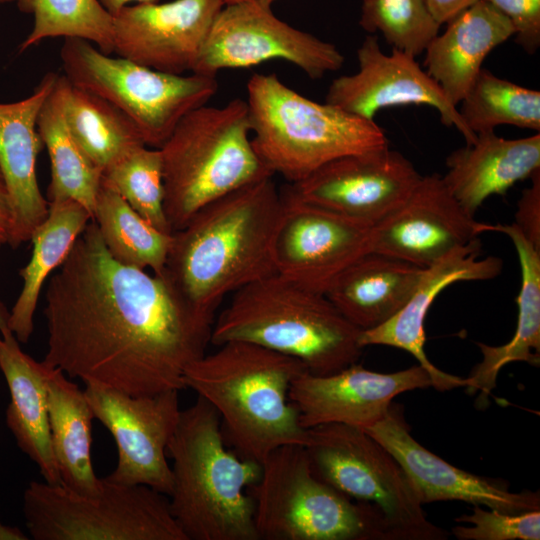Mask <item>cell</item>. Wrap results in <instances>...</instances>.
<instances>
[{"label": "cell", "instance_id": "6da1fadb", "mask_svg": "<svg viewBox=\"0 0 540 540\" xmlns=\"http://www.w3.org/2000/svg\"><path fill=\"white\" fill-rule=\"evenodd\" d=\"M57 270L45 294L44 363L134 396L185 388L187 367L211 343L214 318L164 274L114 259L93 220Z\"/></svg>", "mask_w": 540, "mask_h": 540}, {"label": "cell", "instance_id": "7a4b0ae2", "mask_svg": "<svg viewBox=\"0 0 540 540\" xmlns=\"http://www.w3.org/2000/svg\"><path fill=\"white\" fill-rule=\"evenodd\" d=\"M281 207L273 176L208 203L172 233L162 274L190 305L215 319L226 296L277 273L271 246Z\"/></svg>", "mask_w": 540, "mask_h": 540}, {"label": "cell", "instance_id": "3957f363", "mask_svg": "<svg viewBox=\"0 0 540 540\" xmlns=\"http://www.w3.org/2000/svg\"><path fill=\"white\" fill-rule=\"evenodd\" d=\"M218 347L187 367L184 384L216 409L235 453L261 465L280 446L305 445L308 429L301 425L289 391L308 371L306 366L249 342Z\"/></svg>", "mask_w": 540, "mask_h": 540}, {"label": "cell", "instance_id": "277c9868", "mask_svg": "<svg viewBox=\"0 0 540 540\" xmlns=\"http://www.w3.org/2000/svg\"><path fill=\"white\" fill-rule=\"evenodd\" d=\"M171 513L187 540H258L254 501L246 489L261 465L226 447L216 409L198 396L181 410L168 444Z\"/></svg>", "mask_w": 540, "mask_h": 540}, {"label": "cell", "instance_id": "5b68a950", "mask_svg": "<svg viewBox=\"0 0 540 540\" xmlns=\"http://www.w3.org/2000/svg\"><path fill=\"white\" fill-rule=\"evenodd\" d=\"M360 333L324 293L275 273L232 294L214 319L211 343H253L328 375L357 362Z\"/></svg>", "mask_w": 540, "mask_h": 540}, {"label": "cell", "instance_id": "8992f818", "mask_svg": "<svg viewBox=\"0 0 540 540\" xmlns=\"http://www.w3.org/2000/svg\"><path fill=\"white\" fill-rule=\"evenodd\" d=\"M245 101L257 156L273 175L289 183L336 158L389 146L374 120L315 102L273 73H254Z\"/></svg>", "mask_w": 540, "mask_h": 540}, {"label": "cell", "instance_id": "52a82bcc", "mask_svg": "<svg viewBox=\"0 0 540 540\" xmlns=\"http://www.w3.org/2000/svg\"><path fill=\"white\" fill-rule=\"evenodd\" d=\"M250 134L247 103L240 98L221 107L201 106L178 123L159 148L172 233L208 203L274 176L257 156Z\"/></svg>", "mask_w": 540, "mask_h": 540}, {"label": "cell", "instance_id": "ba28073f", "mask_svg": "<svg viewBox=\"0 0 540 540\" xmlns=\"http://www.w3.org/2000/svg\"><path fill=\"white\" fill-rule=\"evenodd\" d=\"M250 489L259 539L396 540L377 506L353 500L315 475L304 445L273 450Z\"/></svg>", "mask_w": 540, "mask_h": 540}, {"label": "cell", "instance_id": "9c48e42d", "mask_svg": "<svg viewBox=\"0 0 540 540\" xmlns=\"http://www.w3.org/2000/svg\"><path fill=\"white\" fill-rule=\"evenodd\" d=\"M64 77L121 110L148 147L160 148L189 112L216 94V77L153 70L112 57L80 38H64L60 49Z\"/></svg>", "mask_w": 540, "mask_h": 540}, {"label": "cell", "instance_id": "30bf717a", "mask_svg": "<svg viewBox=\"0 0 540 540\" xmlns=\"http://www.w3.org/2000/svg\"><path fill=\"white\" fill-rule=\"evenodd\" d=\"M23 514L34 540H187L167 495L105 478L95 495L31 481L23 494Z\"/></svg>", "mask_w": 540, "mask_h": 540}, {"label": "cell", "instance_id": "8fae6325", "mask_svg": "<svg viewBox=\"0 0 540 540\" xmlns=\"http://www.w3.org/2000/svg\"><path fill=\"white\" fill-rule=\"evenodd\" d=\"M315 475L349 498L377 506L396 540H443L392 454L364 429L330 423L308 429L304 445Z\"/></svg>", "mask_w": 540, "mask_h": 540}, {"label": "cell", "instance_id": "7c38bea8", "mask_svg": "<svg viewBox=\"0 0 540 540\" xmlns=\"http://www.w3.org/2000/svg\"><path fill=\"white\" fill-rule=\"evenodd\" d=\"M274 59L292 63L312 79L339 70L345 58L333 44L275 16L264 0L224 5L192 73L216 77L222 69L249 68Z\"/></svg>", "mask_w": 540, "mask_h": 540}, {"label": "cell", "instance_id": "4fadbf2b", "mask_svg": "<svg viewBox=\"0 0 540 540\" xmlns=\"http://www.w3.org/2000/svg\"><path fill=\"white\" fill-rule=\"evenodd\" d=\"M94 419L117 445L115 469L105 479L123 485H146L169 495L173 477L167 447L181 409L178 390L134 396L99 383H85Z\"/></svg>", "mask_w": 540, "mask_h": 540}, {"label": "cell", "instance_id": "5bb4252c", "mask_svg": "<svg viewBox=\"0 0 540 540\" xmlns=\"http://www.w3.org/2000/svg\"><path fill=\"white\" fill-rule=\"evenodd\" d=\"M274 230L271 254L276 272L317 291L370 251L372 226L294 197L287 187Z\"/></svg>", "mask_w": 540, "mask_h": 540}, {"label": "cell", "instance_id": "9a60e30c", "mask_svg": "<svg viewBox=\"0 0 540 540\" xmlns=\"http://www.w3.org/2000/svg\"><path fill=\"white\" fill-rule=\"evenodd\" d=\"M421 177L387 146L336 158L286 187L299 200L373 226L406 200Z\"/></svg>", "mask_w": 540, "mask_h": 540}, {"label": "cell", "instance_id": "2e32d148", "mask_svg": "<svg viewBox=\"0 0 540 540\" xmlns=\"http://www.w3.org/2000/svg\"><path fill=\"white\" fill-rule=\"evenodd\" d=\"M356 73L334 79L325 102L349 114L374 120L381 109L399 105H428L440 115L442 124L455 127L466 144L477 135L465 125L459 110L437 82L419 65L416 57L392 48L382 52L378 37L368 35L357 50Z\"/></svg>", "mask_w": 540, "mask_h": 540}, {"label": "cell", "instance_id": "e0dca14e", "mask_svg": "<svg viewBox=\"0 0 540 540\" xmlns=\"http://www.w3.org/2000/svg\"><path fill=\"white\" fill-rule=\"evenodd\" d=\"M223 7L222 0L127 5L112 15L113 53L161 72H192Z\"/></svg>", "mask_w": 540, "mask_h": 540}, {"label": "cell", "instance_id": "ac0fdd59", "mask_svg": "<svg viewBox=\"0 0 540 540\" xmlns=\"http://www.w3.org/2000/svg\"><path fill=\"white\" fill-rule=\"evenodd\" d=\"M453 197L442 176H422L406 200L372 226L370 251L426 268L487 231Z\"/></svg>", "mask_w": 540, "mask_h": 540}, {"label": "cell", "instance_id": "d6986e66", "mask_svg": "<svg viewBox=\"0 0 540 540\" xmlns=\"http://www.w3.org/2000/svg\"><path fill=\"white\" fill-rule=\"evenodd\" d=\"M431 384L419 364L380 373L354 363L328 375L303 372L293 381L289 398L306 429L330 423L366 428L388 413L396 396Z\"/></svg>", "mask_w": 540, "mask_h": 540}, {"label": "cell", "instance_id": "ffe728a7", "mask_svg": "<svg viewBox=\"0 0 540 540\" xmlns=\"http://www.w3.org/2000/svg\"><path fill=\"white\" fill-rule=\"evenodd\" d=\"M362 429L397 460L422 505L457 500L508 513L540 510L539 493L510 492L503 482L459 469L422 446L393 403L381 420Z\"/></svg>", "mask_w": 540, "mask_h": 540}, {"label": "cell", "instance_id": "44dd1931", "mask_svg": "<svg viewBox=\"0 0 540 540\" xmlns=\"http://www.w3.org/2000/svg\"><path fill=\"white\" fill-rule=\"evenodd\" d=\"M480 253L481 242L477 238L426 267L410 298L393 317L375 328L361 331V347L385 345L410 353L426 369L431 386L438 391L465 387V378L443 372L428 359L424 324L434 300L449 285L489 280L501 273L503 262L500 258H480Z\"/></svg>", "mask_w": 540, "mask_h": 540}, {"label": "cell", "instance_id": "7402d4cb", "mask_svg": "<svg viewBox=\"0 0 540 540\" xmlns=\"http://www.w3.org/2000/svg\"><path fill=\"white\" fill-rule=\"evenodd\" d=\"M58 74L47 73L33 93L11 103H0V170L8 192L10 234L16 248L31 239L48 215L49 202L41 193L36 164L43 146L37 120Z\"/></svg>", "mask_w": 540, "mask_h": 540}, {"label": "cell", "instance_id": "603a6c76", "mask_svg": "<svg viewBox=\"0 0 540 540\" xmlns=\"http://www.w3.org/2000/svg\"><path fill=\"white\" fill-rule=\"evenodd\" d=\"M446 167L445 185L474 216L488 197L505 195L540 170V133L518 139H505L495 132L478 134L474 143L447 156Z\"/></svg>", "mask_w": 540, "mask_h": 540}, {"label": "cell", "instance_id": "cb8c5ba5", "mask_svg": "<svg viewBox=\"0 0 540 540\" xmlns=\"http://www.w3.org/2000/svg\"><path fill=\"white\" fill-rule=\"evenodd\" d=\"M514 36L510 21L493 5L480 0L463 11L435 36L425 52V71L449 100L459 105L497 46Z\"/></svg>", "mask_w": 540, "mask_h": 540}, {"label": "cell", "instance_id": "d4e9b609", "mask_svg": "<svg viewBox=\"0 0 540 540\" xmlns=\"http://www.w3.org/2000/svg\"><path fill=\"white\" fill-rule=\"evenodd\" d=\"M423 267L368 251L344 268L328 285L325 296L361 331L393 317L408 301Z\"/></svg>", "mask_w": 540, "mask_h": 540}, {"label": "cell", "instance_id": "484cf974", "mask_svg": "<svg viewBox=\"0 0 540 540\" xmlns=\"http://www.w3.org/2000/svg\"><path fill=\"white\" fill-rule=\"evenodd\" d=\"M46 368L43 361L34 360L21 349L9 327L0 330V371L10 393L6 425L19 449L38 466L44 481L60 484L51 443Z\"/></svg>", "mask_w": 540, "mask_h": 540}, {"label": "cell", "instance_id": "4316f807", "mask_svg": "<svg viewBox=\"0 0 540 540\" xmlns=\"http://www.w3.org/2000/svg\"><path fill=\"white\" fill-rule=\"evenodd\" d=\"M488 231L501 232L513 242L521 268V287L517 296V325L511 340L504 345L477 343L482 361L467 378L465 387L487 397L496 386L500 370L511 362L540 363V249L532 245L514 223L489 224Z\"/></svg>", "mask_w": 540, "mask_h": 540}, {"label": "cell", "instance_id": "83f0119b", "mask_svg": "<svg viewBox=\"0 0 540 540\" xmlns=\"http://www.w3.org/2000/svg\"><path fill=\"white\" fill-rule=\"evenodd\" d=\"M46 366L51 443L60 484L78 494L95 495L102 490L103 478L96 476L92 463L91 408L84 390L59 368Z\"/></svg>", "mask_w": 540, "mask_h": 540}, {"label": "cell", "instance_id": "f1b7e54d", "mask_svg": "<svg viewBox=\"0 0 540 540\" xmlns=\"http://www.w3.org/2000/svg\"><path fill=\"white\" fill-rule=\"evenodd\" d=\"M91 220L90 213L76 201L49 202L47 217L31 236L32 255L19 271L23 287L9 316V329L19 343L26 344L31 337L34 313L44 282L52 271L60 267Z\"/></svg>", "mask_w": 540, "mask_h": 540}, {"label": "cell", "instance_id": "f546056e", "mask_svg": "<svg viewBox=\"0 0 540 540\" xmlns=\"http://www.w3.org/2000/svg\"><path fill=\"white\" fill-rule=\"evenodd\" d=\"M66 82L64 75L58 74L37 120L38 133L48 152L51 167L47 198L48 202L76 201L93 218L102 171L83 152L66 124Z\"/></svg>", "mask_w": 540, "mask_h": 540}, {"label": "cell", "instance_id": "4dcf8cb0", "mask_svg": "<svg viewBox=\"0 0 540 540\" xmlns=\"http://www.w3.org/2000/svg\"><path fill=\"white\" fill-rule=\"evenodd\" d=\"M64 117L77 144L102 173L131 150L146 145L135 124L121 110L68 80Z\"/></svg>", "mask_w": 540, "mask_h": 540}, {"label": "cell", "instance_id": "1f68e13d", "mask_svg": "<svg viewBox=\"0 0 540 540\" xmlns=\"http://www.w3.org/2000/svg\"><path fill=\"white\" fill-rule=\"evenodd\" d=\"M92 220L118 262L162 274L172 239L148 223L102 177Z\"/></svg>", "mask_w": 540, "mask_h": 540}, {"label": "cell", "instance_id": "d6a6232c", "mask_svg": "<svg viewBox=\"0 0 540 540\" xmlns=\"http://www.w3.org/2000/svg\"><path fill=\"white\" fill-rule=\"evenodd\" d=\"M459 113L474 134L501 125L540 131V92L502 79L482 68L459 103Z\"/></svg>", "mask_w": 540, "mask_h": 540}, {"label": "cell", "instance_id": "836d02e7", "mask_svg": "<svg viewBox=\"0 0 540 540\" xmlns=\"http://www.w3.org/2000/svg\"><path fill=\"white\" fill-rule=\"evenodd\" d=\"M20 11L32 14L33 26L19 52L47 38H80L113 53V17L99 0H17Z\"/></svg>", "mask_w": 540, "mask_h": 540}, {"label": "cell", "instance_id": "e575fe53", "mask_svg": "<svg viewBox=\"0 0 540 540\" xmlns=\"http://www.w3.org/2000/svg\"><path fill=\"white\" fill-rule=\"evenodd\" d=\"M102 177L157 230L172 234L164 212L163 165L159 148L139 146L106 168Z\"/></svg>", "mask_w": 540, "mask_h": 540}, {"label": "cell", "instance_id": "d590c367", "mask_svg": "<svg viewBox=\"0 0 540 540\" xmlns=\"http://www.w3.org/2000/svg\"><path fill=\"white\" fill-rule=\"evenodd\" d=\"M359 25L368 33L379 32L392 48L421 55L439 34L427 0H363Z\"/></svg>", "mask_w": 540, "mask_h": 540}, {"label": "cell", "instance_id": "8d00e7d4", "mask_svg": "<svg viewBox=\"0 0 540 540\" xmlns=\"http://www.w3.org/2000/svg\"><path fill=\"white\" fill-rule=\"evenodd\" d=\"M455 521L471 524L452 528V534L459 540L540 539V510L508 513L474 505L472 514Z\"/></svg>", "mask_w": 540, "mask_h": 540}, {"label": "cell", "instance_id": "74e56055", "mask_svg": "<svg viewBox=\"0 0 540 540\" xmlns=\"http://www.w3.org/2000/svg\"><path fill=\"white\" fill-rule=\"evenodd\" d=\"M500 11L514 28L515 42L528 54L540 47V0H485Z\"/></svg>", "mask_w": 540, "mask_h": 540}, {"label": "cell", "instance_id": "f35d334b", "mask_svg": "<svg viewBox=\"0 0 540 540\" xmlns=\"http://www.w3.org/2000/svg\"><path fill=\"white\" fill-rule=\"evenodd\" d=\"M530 180L531 185L522 191L518 200L514 224L532 245L540 249V170Z\"/></svg>", "mask_w": 540, "mask_h": 540}, {"label": "cell", "instance_id": "ab89813d", "mask_svg": "<svg viewBox=\"0 0 540 540\" xmlns=\"http://www.w3.org/2000/svg\"><path fill=\"white\" fill-rule=\"evenodd\" d=\"M480 0H427L428 8L439 24H447Z\"/></svg>", "mask_w": 540, "mask_h": 540}, {"label": "cell", "instance_id": "60d3db41", "mask_svg": "<svg viewBox=\"0 0 540 540\" xmlns=\"http://www.w3.org/2000/svg\"><path fill=\"white\" fill-rule=\"evenodd\" d=\"M10 206L8 192L0 170V244H8L10 234Z\"/></svg>", "mask_w": 540, "mask_h": 540}, {"label": "cell", "instance_id": "b9f144b4", "mask_svg": "<svg viewBox=\"0 0 540 540\" xmlns=\"http://www.w3.org/2000/svg\"><path fill=\"white\" fill-rule=\"evenodd\" d=\"M103 7L110 13L115 14L120 9L127 5L141 4V3H156L159 0H99Z\"/></svg>", "mask_w": 540, "mask_h": 540}, {"label": "cell", "instance_id": "7bdbcfd3", "mask_svg": "<svg viewBox=\"0 0 540 540\" xmlns=\"http://www.w3.org/2000/svg\"><path fill=\"white\" fill-rule=\"evenodd\" d=\"M28 538L19 528L5 525L0 520V540H27Z\"/></svg>", "mask_w": 540, "mask_h": 540}, {"label": "cell", "instance_id": "ee69618b", "mask_svg": "<svg viewBox=\"0 0 540 540\" xmlns=\"http://www.w3.org/2000/svg\"><path fill=\"white\" fill-rule=\"evenodd\" d=\"M9 316H10V312L6 309L4 304L0 302V330L9 327L8 326Z\"/></svg>", "mask_w": 540, "mask_h": 540}, {"label": "cell", "instance_id": "f6af8a7d", "mask_svg": "<svg viewBox=\"0 0 540 540\" xmlns=\"http://www.w3.org/2000/svg\"><path fill=\"white\" fill-rule=\"evenodd\" d=\"M244 1H247V0H222L224 5H232V4H236V3H240Z\"/></svg>", "mask_w": 540, "mask_h": 540}, {"label": "cell", "instance_id": "bcb514c9", "mask_svg": "<svg viewBox=\"0 0 540 540\" xmlns=\"http://www.w3.org/2000/svg\"><path fill=\"white\" fill-rule=\"evenodd\" d=\"M10 2H17V0H0V4L10 3Z\"/></svg>", "mask_w": 540, "mask_h": 540}, {"label": "cell", "instance_id": "7dc6e473", "mask_svg": "<svg viewBox=\"0 0 540 540\" xmlns=\"http://www.w3.org/2000/svg\"><path fill=\"white\" fill-rule=\"evenodd\" d=\"M265 2H267L268 4L272 5V3L276 0H264Z\"/></svg>", "mask_w": 540, "mask_h": 540}]
</instances>
